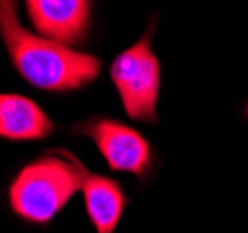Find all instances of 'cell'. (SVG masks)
<instances>
[{
  "mask_svg": "<svg viewBox=\"0 0 248 233\" xmlns=\"http://www.w3.org/2000/svg\"><path fill=\"white\" fill-rule=\"evenodd\" d=\"M26 12L41 37L69 47L86 37L92 21V2L28 0Z\"/></svg>",
  "mask_w": 248,
  "mask_h": 233,
  "instance_id": "5b68a950",
  "label": "cell"
},
{
  "mask_svg": "<svg viewBox=\"0 0 248 233\" xmlns=\"http://www.w3.org/2000/svg\"><path fill=\"white\" fill-rule=\"evenodd\" d=\"M73 133L93 140L108 168L144 177L151 168V146L137 129L110 118H92L78 123Z\"/></svg>",
  "mask_w": 248,
  "mask_h": 233,
  "instance_id": "277c9868",
  "label": "cell"
},
{
  "mask_svg": "<svg viewBox=\"0 0 248 233\" xmlns=\"http://www.w3.org/2000/svg\"><path fill=\"white\" fill-rule=\"evenodd\" d=\"M63 157L41 155L25 164L8 188L12 211L23 220L45 224L52 220L82 186V162L65 149Z\"/></svg>",
  "mask_w": 248,
  "mask_h": 233,
  "instance_id": "7a4b0ae2",
  "label": "cell"
},
{
  "mask_svg": "<svg viewBox=\"0 0 248 233\" xmlns=\"http://www.w3.org/2000/svg\"><path fill=\"white\" fill-rule=\"evenodd\" d=\"M247 116H248V107H247Z\"/></svg>",
  "mask_w": 248,
  "mask_h": 233,
  "instance_id": "ba28073f",
  "label": "cell"
},
{
  "mask_svg": "<svg viewBox=\"0 0 248 233\" xmlns=\"http://www.w3.org/2000/svg\"><path fill=\"white\" fill-rule=\"evenodd\" d=\"M0 37L13 67L26 82L39 90H80L92 84L101 73L97 56L28 32L19 23L15 2L0 0Z\"/></svg>",
  "mask_w": 248,
  "mask_h": 233,
  "instance_id": "6da1fadb",
  "label": "cell"
},
{
  "mask_svg": "<svg viewBox=\"0 0 248 233\" xmlns=\"http://www.w3.org/2000/svg\"><path fill=\"white\" fill-rule=\"evenodd\" d=\"M54 123L30 97L19 93H0V138L28 142L52 135Z\"/></svg>",
  "mask_w": 248,
  "mask_h": 233,
  "instance_id": "8992f818",
  "label": "cell"
},
{
  "mask_svg": "<svg viewBox=\"0 0 248 233\" xmlns=\"http://www.w3.org/2000/svg\"><path fill=\"white\" fill-rule=\"evenodd\" d=\"M84 207L88 218L97 233H114L127 205L124 188L118 181L99 173L88 172L82 166V186Z\"/></svg>",
  "mask_w": 248,
  "mask_h": 233,
  "instance_id": "52a82bcc",
  "label": "cell"
},
{
  "mask_svg": "<svg viewBox=\"0 0 248 233\" xmlns=\"http://www.w3.org/2000/svg\"><path fill=\"white\" fill-rule=\"evenodd\" d=\"M110 78L131 120L157 123L161 63L151 49V30L133 47L114 58Z\"/></svg>",
  "mask_w": 248,
  "mask_h": 233,
  "instance_id": "3957f363",
  "label": "cell"
}]
</instances>
